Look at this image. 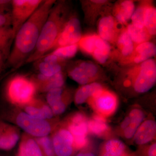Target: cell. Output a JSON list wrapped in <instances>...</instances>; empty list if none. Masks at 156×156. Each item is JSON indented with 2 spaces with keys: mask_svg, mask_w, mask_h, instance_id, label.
<instances>
[{
  "mask_svg": "<svg viewBox=\"0 0 156 156\" xmlns=\"http://www.w3.org/2000/svg\"><path fill=\"white\" fill-rule=\"evenodd\" d=\"M104 86L100 83H93L83 85L79 87L75 92L74 101L77 105L87 103L93 94Z\"/></svg>",
  "mask_w": 156,
  "mask_h": 156,
  "instance_id": "cell-23",
  "label": "cell"
},
{
  "mask_svg": "<svg viewBox=\"0 0 156 156\" xmlns=\"http://www.w3.org/2000/svg\"><path fill=\"white\" fill-rule=\"evenodd\" d=\"M135 1L120 0L112 4V14L115 19L125 26H127L135 9Z\"/></svg>",
  "mask_w": 156,
  "mask_h": 156,
  "instance_id": "cell-20",
  "label": "cell"
},
{
  "mask_svg": "<svg viewBox=\"0 0 156 156\" xmlns=\"http://www.w3.org/2000/svg\"><path fill=\"white\" fill-rule=\"evenodd\" d=\"M156 135V122L150 114L141 123L131 141L137 147L142 146L155 141Z\"/></svg>",
  "mask_w": 156,
  "mask_h": 156,
  "instance_id": "cell-17",
  "label": "cell"
},
{
  "mask_svg": "<svg viewBox=\"0 0 156 156\" xmlns=\"http://www.w3.org/2000/svg\"><path fill=\"white\" fill-rule=\"evenodd\" d=\"M134 153V156H156V141L138 147Z\"/></svg>",
  "mask_w": 156,
  "mask_h": 156,
  "instance_id": "cell-34",
  "label": "cell"
},
{
  "mask_svg": "<svg viewBox=\"0 0 156 156\" xmlns=\"http://www.w3.org/2000/svg\"><path fill=\"white\" fill-rule=\"evenodd\" d=\"M156 53L155 44L151 41L145 42L137 45L130 56L118 62L121 66L139 64L152 58Z\"/></svg>",
  "mask_w": 156,
  "mask_h": 156,
  "instance_id": "cell-16",
  "label": "cell"
},
{
  "mask_svg": "<svg viewBox=\"0 0 156 156\" xmlns=\"http://www.w3.org/2000/svg\"><path fill=\"white\" fill-rule=\"evenodd\" d=\"M88 128L89 134L98 137H108L111 133L106 119L96 114L88 118Z\"/></svg>",
  "mask_w": 156,
  "mask_h": 156,
  "instance_id": "cell-22",
  "label": "cell"
},
{
  "mask_svg": "<svg viewBox=\"0 0 156 156\" xmlns=\"http://www.w3.org/2000/svg\"><path fill=\"white\" fill-rule=\"evenodd\" d=\"M15 35L11 26L0 28V51L7 60L10 55Z\"/></svg>",
  "mask_w": 156,
  "mask_h": 156,
  "instance_id": "cell-26",
  "label": "cell"
},
{
  "mask_svg": "<svg viewBox=\"0 0 156 156\" xmlns=\"http://www.w3.org/2000/svg\"><path fill=\"white\" fill-rule=\"evenodd\" d=\"M73 11L70 1H56L42 27L36 47L25 64L33 63L50 52Z\"/></svg>",
  "mask_w": 156,
  "mask_h": 156,
  "instance_id": "cell-3",
  "label": "cell"
},
{
  "mask_svg": "<svg viewBox=\"0 0 156 156\" xmlns=\"http://www.w3.org/2000/svg\"><path fill=\"white\" fill-rule=\"evenodd\" d=\"M116 49L112 50L111 58L119 62L130 56L134 51L135 46L126 28L123 31L117 40L115 46Z\"/></svg>",
  "mask_w": 156,
  "mask_h": 156,
  "instance_id": "cell-21",
  "label": "cell"
},
{
  "mask_svg": "<svg viewBox=\"0 0 156 156\" xmlns=\"http://www.w3.org/2000/svg\"><path fill=\"white\" fill-rule=\"evenodd\" d=\"M156 83V62L150 58L139 64L121 66L113 85L126 98H133L148 92Z\"/></svg>",
  "mask_w": 156,
  "mask_h": 156,
  "instance_id": "cell-2",
  "label": "cell"
},
{
  "mask_svg": "<svg viewBox=\"0 0 156 156\" xmlns=\"http://www.w3.org/2000/svg\"><path fill=\"white\" fill-rule=\"evenodd\" d=\"M17 156H27L25 151H24V145H23V141L21 142L20 145Z\"/></svg>",
  "mask_w": 156,
  "mask_h": 156,
  "instance_id": "cell-40",
  "label": "cell"
},
{
  "mask_svg": "<svg viewBox=\"0 0 156 156\" xmlns=\"http://www.w3.org/2000/svg\"><path fill=\"white\" fill-rule=\"evenodd\" d=\"M19 134L17 130L11 127H0V149L9 151L17 143Z\"/></svg>",
  "mask_w": 156,
  "mask_h": 156,
  "instance_id": "cell-24",
  "label": "cell"
},
{
  "mask_svg": "<svg viewBox=\"0 0 156 156\" xmlns=\"http://www.w3.org/2000/svg\"><path fill=\"white\" fill-rule=\"evenodd\" d=\"M144 27L152 37L156 34V9L153 1L147 0L144 18Z\"/></svg>",
  "mask_w": 156,
  "mask_h": 156,
  "instance_id": "cell-28",
  "label": "cell"
},
{
  "mask_svg": "<svg viewBox=\"0 0 156 156\" xmlns=\"http://www.w3.org/2000/svg\"><path fill=\"white\" fill-rule=\"evenodd\" d=\"M37 89L34 81L23 75L17 74L9 79L5 93L7 99L18 105L30 104L34 99Z\"/></svg>",
  "mask_w": 156,
  "mask_h": 156,
  "instance_id": "cell-4",
  "label": "cell"
},
{
  "mask_svg": "<svg viewBox=\"0 0 156 156\" xmlns=\"http://www.w3.org/2000/svg\"><path fill=\"white\" fill-rule=\"evenodd\" d=\"M41 106L38 107L35 105L29 104L27 105V106L25 108V111L27 114L31 116L34 117L37 119H46V116L44 109L43 108V105H41Z\"/></svg>",
  "mask_w": 156,
  "mask_h": 156,
  "instance_id": "cell-35",
  "label": "cell"
},
{
  "mask_svg": "<svg viewBox=\"0 0 156 156\" xmlns=\"http://www.w3.org/2000/svg\"><path fill=\"white\" fill-rule=\"evenodd\" d=\"M68 60L49 53L33 62L38 73L45 76H51L65 70Z\"/></svg>",
  "mask_w": 156,
  "mask_h": 156,
  "instance_id": "cell-13",
  "label": "cell"
},
{
  "mask_svg": "<svg viewBox=\"0 0 156 156\" xmlns=\"http://www.w3.org/2000/svg\"><path fill=\"white\" fill-rule=\"evenodd\" d=\"M146 117L144 110L138 105H135L129 111L120 123L117 133L124 139L131 141L137 129Z\"/></svg>",
  "mask_w": 156,
  "mask_h": 156,
  "instance_id": "cell-11",
  "label": "cell"
},
{
  "mask_svg": "<svg viewBox=\"0 0 156 156\" xmlns=\"http://www.w3.org/2000/svg\"><path fill=\"white\" fill-rule=\"evenodd\" d=\"M7 26H11V12H0V28Z\"/></svg>",
  "mask_w": 156,
  "mask_h": 156,
  "instance_id": "cell-37",
  "label": "cell"
},
{
  "mask_svg": "<svg viewBox=\"0 0 156 156\" xmlns=\"http://www.w3.org/2000/svg\"><path fill=\"white\" fill-rule=\"evenodd\" d=\"M80 3L85 22L91 26L95 25L104 11L112 5L108 0H82Z\"/></svg>",
  "mask_w": 156,
  "mask_h": 156,
  "instance_id": "cell-15",
  "label": "cell"
},
{
  "mask_svg": "<svg viewBox=\"0 0 156 156\" xmlns=\"http://www.w3.org/2000/svg\"><path fill=\"white\" fill-rule=\"evenodd\" d=\"M78 50L79 48L77 44L57 48L49 53L54 54L59 58L68 60L76 56Z\"/></svg>",
  "mask_w": 156,
  "mask_h": 156,
  "instance_id": "cell-31",
  "label": "cell"
},
{
  "mask_svg": "<svg viewBox=\"0 0 156 156\" xmlns=\"http://www.w3.org/2000/svg\"><path fill=\"white\" fill-rule=\"evenodd\" d=\"M97 156H134V153L122 140L112 137L101 144Z\"/></svg>",
  "mask_w": 156,
  "mask_h": 156,
  "instance_id": "cell-18",
  "label": "cell"
},
{
  "mask_svg": "<svg viewBox=\"0 0 156 156\" xmlns=\"http://www.w3.org/2000/svg\"><path fill=\"white\" fill-rule=\"evenodd\" d=\"M56 0H44L36 11L17 32L6 68H19L35 50L42 27Z\"/></svg>",
  "mask_w": 156,
  "mask_h": 156,
  "instance_id": "cell-1",
  "label": "cell"
},
{
  "mask_svg": "<svg viewBox=\"0 0 156 156\" xmlns=\"http://www.w3.org/2000/svg\"><path fill=\"white\" fill-rule=\"evenodd\" d=\"M82 36L80 21L76 14L73 11L55 44L48 53L58 48L77 44Z\"/></svg>",
  "mask_w": 156,
  "mask_h": 156,
  "instance_id": "cell-10",
  "label": "cell"
},
{
  "mask_svg": "<svg viewBox=\"0 0 156 156\" xmlns=\"http://www.w3.org/2000/svg\"><path fill=\"white\" fill-rule=\"evenodd\" d=\"M112 52L111 46L98 35L95 43V49L92 56L93 59L98 64H105L111 58Z\"/></svg>",
  "mask_w": 156,
  "mask_h": 156,
  "instance_id": "cell-25",
  "label": "cell"
},
{
  "mask_svg": "<svg viewBox=\"0 0 156 156\" xmlns=\"http://www.w3.org/2000/svg\"><path fill=\"white\" fill-rule=\"evenodd\" d=\"M22 141L27 156H44L38 144L34 139L26 138Z\"/></svg>",
  "mask_w": 156,
  "mask_h": 156,
  "instance_id": "cell-32",
  "label": "cell"
},
{
  "mask_svg": "<svg viewBox=\"0 0 156 156\" xmlns=\"http://www.w3.org/2000/svg\"><path fill=\"white\" fill-rule=\"evenodd\" d=\"M126 28L135 47L145 42L151 41L153 37L151 35L144 27L139 28L129 23Z\"/></svg>",
  "mask_w": 156,
  "mask_h": 156,
  "instance_id": "cell-27",
  "label": "cell"
},
{
  "mask_svg": "<svg viewBox=\"0 0 156 156\" xmlns=\"http://www.w3.org/2000/svg\"><path fill=\"white\" fill-rule=\"evenodd\" d=\"M16 122L28 134L38 137L47 136L51 132V125L45 120L37 119L21 112L17 116Z\"/></svg>",
  "mask_w": 156,
  "mask_h": 156,
  "instance_id": "cell-12",
  "label": "cell"
},
{
  "mask_svg": "<svg viewBox=\"0 0 156 156\" xmlns=\"http://www.w3.org/2000/svg\"><path fill=\"white\" fill-rule=\"evenodd\" d=\"M44 0H12L11 27L16 35L19 29L33 14Z\"/></svg>",
  "mask_w": 156,
  "mask_h": 156,
  "instance_id": "cell-8",
  "label": "cell"
},
{
  "mask_svg": "<svg viewBox=\"0 0 156 156\" xmlns=\"http://www.w3.org/2000/svg\"><path fill=\"white\" fill-rule=\"evenodd\" d=\"M147 2V0L140 1L136 7H135L134 13L131 17V23L136 27L139 28L144 27V18Z\"/></svg>",
  "mask_w": 156,
  "mask_h": 156,
  "instance_id": "cell-30",
  "label": "cell"
},
{
  "mask_svg": "<svg viewBox=\"0 0 156 156\" xmlns=\"http://www.w3.org/2000/svg\"><path fill=\"white\" fill-rule=\"evenodd\" d=\"M56 156H74L76 153L73 135L66 127L58 129L52 137Z\"/></svg>",
  "mask_w": 156,
  "mask_h": 156,
  "instance_id": "cell-14",
  "label": "cell"
},
{
  "mask_svg": "<svg viewBox=\"0 0 156 156\" xmlns=\"http://www.w3.org/2000/svg\"><path fill=\"white\" fill-rule=\"evenodd\" d=\"M97 151H96L95 148L90 143L86 147L78 151L77 153L74 156H97Z\"/></svg>",
  "mask_w": 156,
  "mask_h": 156,
  "instance_id": "cell-36",
  "label": "cell"
},
{
  "mask_svg": "<svg viewBox=\"0 0 156 156\" xmlns=\"http://www.w3.org/2000/svg\"><path fill=\"white\" fill-rule=\"evenodd\" d=\"M98 35L95 33H89L83 35L78 45L80 50L85 55L92 56L95 49V43Z\"/></svg>",
  "mask_w": 156,
  "mask_h": 156,
  "instance_id": "cell-29",
  "label": "cell"
},
{
  "mask_svg": "<svg viewBox=\"0 0 156 156\" xmlns=\"http://www.w3.org/2000/svg\"><path fill=\"white\" fill-rule=\"evenodd\" d=\"M88 118L84 113L77 112L73 115L67 122V128L73 135L74 147L77 151L89 145Z\"/></svg>",
  "mask_w": 156,
  "mask_h": 156,
  "instance_id": "cell-9",
  "label": "cell"
},
{
  "mask_svg": "<svg viewBox=\"0 0 156 156\" xmlns=\"http://www.w3.org/2000/svg\"><path fill=\"white\" fill-rule=\"evenodd\" d=\"M65 71L71 79L81 86L93 83H101L107 79L102 69L89 60L67 62Z\"/></svg>",
  "mask_w": 156,
  "mask_h": 156,
  "instance_id": "cell-5",
  "label": "cell"
},
{
  "mask_svg": "<svg viewBox=\"0 0 156 156\" xmlns=\"http://www.w3.org/2000/svg\"><path fill=\"white\" fill-rule=\"evenodd\" d=\"M38 143L44 156H56L54 153L52 139L48 136L37 138Z\"/></svg>",
  "mask_w": 156,
  "mask_h": 156,
  "instance_id": "cell-33",
  "label": "cell"
},
{
  "mask_svg": "<svg viewBox=\"0 0 156 156\" xmlns=\"http://www.w3.org/2000/svg\"><path fill=\"white\" fill-rule=\"evenodd\" d=\"M12 0H0V12H11Z\"/></svg>",
  "mask_w": 156,
  "mask_h": 156,
  "instance_id": "cell-38",
  "label": "cell"
},
{
  "mask_svg": "<svg viewBox=\"0 0 156 156\" xmlns=\"http://www.w3.org/2000/svg\"><path fill=\"white\" fill-rule=\"evenodd\" d=\"M7 61L3 53L0 51V73L6 68V62Z\"/></svg>",
  "mask_w": 156,
  "mask_h": 156,
  "instance_id": "cell-39",
  "label": "cell"
},
{
  "mask_svg": "<svg viewBox=\"0 0 156 156\" xmlns=\"http://www.w3.org/2000/svg\"><path fill=\"white\" fill-rule=\"evenodd\" d=\"M64 71L60 72L51 76H45L38 73L31 79L36 85L37 91L48 92L52 89L64 87L66 79Z\"/></svg>",
  "mask_w": 156,
  "mask_h": 156,
  "instance_id": "cell-19",
  "label": "cell"
},
{
  "mask_svg": "<svg viewBox=\"0 0 156 156\" xmlns=\"http://www.w3.org/2000/svg\"><path fill=\"white\" fill-rule=\"evenodd\" d=\"M112 5L101 15L97 21L98 35L111 46L117 40L126 27L119 22L112 14Z\"/></svg>",
  "mask_w": 156,
  "mask_h": 156,
  "instance_id": "cell-7",
  "label": "cell"
},
{
  "mask_svg": "<svg viewBox=\"0 0 156 156\" xmlns=\"http://www.w3.org/2000/svg\"><path fill=\"white\" fill-rule=\"evenodd\" d=\"M87 103L95 114L106 119L116 111L119 104V98L115 92L104 87L96 91Z\"/></svg>",
  "mask_w": 156,
  "mask_h": 156,
  "instance_id": "cell-6",
  "label": "cell"
}]
</instances>
